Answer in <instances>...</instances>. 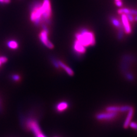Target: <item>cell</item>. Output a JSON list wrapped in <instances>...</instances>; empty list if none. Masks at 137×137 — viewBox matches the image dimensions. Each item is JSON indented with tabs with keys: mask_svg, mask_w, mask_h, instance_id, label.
I'll return each instance as SVG.
<instances>
[{
	"mask_svg": "<svg viewBox=\"0 0 137 137\" xmlns=\"http://www.w3.org/2000/svg\"><path fill=\"white\" fill-rule=\"evenodd\" d=\"M131 107H132V106H130L129 105H124V106H120L119 112H128Z\"/></svg>",
	"mask_w": 137,
	"mask_h": 137,
	"instance_id": "2e32d148",
	"label": "cell"
},
{
	"mask_svg": "<svg viewBox=\"0 0 137 137\" xmlns=\"http://www.w3.org/2000/svg\"><path fill=\"white\" fill-rule=\"evenodd\" d=\"M121 1V0H115V1Z\"/></svg>",
	"mask_w": 137,
	"mask_h": 137,
	"instance_id": "4316f807",
	"label": "cell"
},
{
	"mask_svg": "<svg viewBox=\"0 0 137 137\" xmlns=\"http://www.w3.org/2000/svg\"><path fill=\"white\" fill-rule=\"evenodd\" d=\"M2 110V103L0 101V112H1Z\"/></svg>",
	"mask_w": 137,
	"mask_h": 137,
	"instance_id": "cb8c5ba5",
	"label": "cell"
},
{
	"mask_svg": "<svg viewBox=\"0 0 137 137\" xmlns=\"http://www.w3.org/2000/svg\"><path fill=\"white\" fill-rule=\"evenodd\" d=\"M7 46L11 49H17L19 47V43L15 40H10L7 43Z\"/></svg>",
	"mask_w": 137,
	"mask_h": 137,
	"instance_id": "7c38bea8",
	"label": "cell"
},
{
	"mask_svg": "<svg viewBox=\"0 0 137 137\" xmlns=\"http://www.w3.org/2000/svg\"><path fill=\"white\" fill-rule=\"evenodd\" d=\"M73 48L75 53L78 56H81L85 54L86 51V48L82 45L75 40L74 42Z\"/></svg>",
	"mask_w": 137,
	"mask_h": 137,
	"instance_id": "52a82bcc",
	"label": "cell"
},
{
	"mask_svg": "<svg viewBox=\"0 0 137 137\" xmlns=\"http://www.w3.org/2000/svg\"><path fill=\"white\" fill-rule=\"evenodd\" d=\"M124 32L123 27L118 30L117 38L119 40L122 39L124 37Z\"/></svg>",
	"mask_w": 137,
	"mask_h": 137,
	"instance_id": "9a60e30c",
	"label": "cell"
},
{
	"mask_svg": "<svg viewBox=\"0 0 137 137\" xmlns=\"http://www.w3.org/2000/svg\"><path fill=\"white\" fill-rule=\"evenodd\" d=\"M75 40L85 47L93 46L96 44V37L94 33L85 28H82L75 35Z\"/></svg>",
	"mask_w": 137,
	"mask_h": 137,
	"instance_id": "7a4b0ae2",
	"label": "cell"
},
{
	"mask_svg": "<svg viewBox=\"0 0 137 137\" xmlns=\"http://www.w3.org/2000/svg\"><path fill=\"white\" fill-rule=\"evenodd\" d=\"M69 107V104L67 102H61L58 103L56 107V110L59 112L66 110Z\"/></svg>",
	"mask_w": 137,
	"mask_h": 137,
	"instance_id": "30bf717a",
	"label": "cell"
},
{
	"mask_svg": "<svg viewBox=\"0 0 137 137\" xmlns=\"http://www.w3.org/2000/svg\"><path fill=\"white\" fill-rule=\"evenodd\" d=\"M25 124L26 127L33 132L35 137H46L42 132L37 120L32 118H29L25 121H24L22 125L24 126Z\"/></svg>",
	"mask_w": 137,
	"mask_h": 137,
	"instance_id": "3957f363",
	"label": "cell"
},
{
	"mask_svg": "<svg viewBox=\"0 0 137 137\" xmlns=\"http://www.w3.org/2000/svg\"><path fill=\"white\" fill-rule=\"evenodd\" d=\"M126 16H127V17L128 19V20H129V21L131 22V23H132V22H134L135 21L134 20V15L131 13H129L127 14H126Z\"/></svg>",
	"mask_w": 137,
	"mask_h": 137,
	"instance_id": "e0dca14e",
	"label": "cell"
},
{
	"mask_svg": "<svg viewBox=\"0 0 137 137\" xmlns=\"http://www.w3.org/2000/svg\"><path fill=\"white\" fill-rule=\"evenodd\" d=\"M115 4L118 7H121L123 5V3L121 1H115Z\"/></svg>",
	"mask_w": 137,
	"mask_h": 137,
	"instance_id": "7402d4cb",
	"label": "cell"
},
{
	"mask_svg": "<svg viewBox=\"0 0 137 137\" xmlns=\"http://www.w3.org/2000/svg\"><path fill=\"white\" fill-rule=\"evenodd\" d=\"M120 109V106H109L107 107L106 108V110L107 112H119Z\"/></svg>",
	"mask_w": 137,
	"mask_h": 137,
	"instance_id": "4fadbf2b",
	"label": "cell"
},
{
	"mask_svg": "<svg viewBox=\"0 0 137 137\" xmlns=\"http://www.w3.org/2000/svg\"><path fill=\"white\" fill-rule=\"evenodd\" d=\"M134 108L132 107L131 108V109L129 110V111H128V114L127 115L126 118V119L124 122V124H123V127L124 128H127L129 124L131 122V119L133 117V116L134 115Z\"/></svg>",
	"mask_w": 137,
	"mask_h": 137,
	"instance_id": "9c48e42d",
	"label": "cell"
},
{
	"mask_svg": "<svg viewBox=\"0 0 137 137\" xmlns=\"http://www.w3.org/2000/svg\"><path fill=\"white\" fill-rule=\"evenodd\" d=\"M39 39L42 43L49 49H53L54 45L49 39V31L46 26H43V29L40 33Z\"/></svg>",
	"mask_w": 137,
	"mask_h": 137,
	"instance_id": "277c9868",
	"label": "cell"
},
{
	"mask_svg": "<svg viewBox=\"0 0 137 137\" xmlns=\"http://www.w3.org/2000/svg\"><path fill=\"white\" fill-rule=\"evenodd\" d=\"M125 77H126V78L127 79L130 81H132V80H133V79L134 78V76L132 74H131V73H127V74H126L125 75Z\"/></svg>",
	"mask_w": 137,
	"mask_h": 137,
	"instance_id": "d6986e66",
	"label": "cell"
},
{
	"mask_svg": "<svg viewBox=\"0 0 137 137\" xmlns=\"http://www.w3.org/2000/svg\"><path fill=\"white\" fill-rule=\"evenodd\" d=\"M117 115V112H107L106 113H100L97 114L96 117L97 120H111L115 117Z\"/></svg>",
	"mask_w": 137,
	"mask_h": 137,
	"instance_id": "8992f818",
	"label": "cell"
},
{
	"mask_svg": "<svg viewBox=\"0 0 137 137\" xmlns=\"http://www.w3.org/2000/svg\"><path fill=\"white\" fill-rule=\"evenodd\" d=\"M8 60V59L5 57H3V56H2V57H0V61L1 62H2V63H4L5 62H6Z\"/></svg>",
	"mask_w": 137,
	"mask_h": 137,
	"instance_id": "ffe728a7",
	"label": "cell"
},
{
	"mask_svg": "<svg viewBox=\"0 0 137 137\" xmlns=\"http://www.w3.org/2000/svg\"><path fill=\"white\" fill-rule=\"evenodd\" d=\"M58 62L59 67L63 69L68 75H69L70 76H73L74 75V72L70 67H69L61 60H58Z\"/></svg>",
	"mask_w": 137,
	"mask_h": 137,
	"instance_id": "ba28073f",
	"label": "cell"
},
{
	"mask_svg": "<svg viewBox=\"0 0 137 137\" xmlns=\"http://www.w3.org/2000/svg\"><path fill=\"white\" fill-rule=\"evenodd\" d=\"M2 65V62H1V61H0V67L1 66V65Z\"/></svg>",
	"mask_w": 137,
	"mask_h": 137,
	"instance_id": "484cf974",
	"label": "cell"
},
{
	"mask_svg": "<svg viewBox=\"0 0 137 137\" xmlns=\"http://www.w3.org/2000/svg\"><path fill=\"white\" fill-rule=\"evenodd\" d=\"M52 16L50 0H42L34 3L30 10V20L36 25H44L50 22Z\"/></svg>",
	"mask_w": 137,
	"mask_h": 137,
	"instance_id": "6da1fadb",
	"label": "cell"
},
{
	"mask_svg": "<svg viewBox=\"0 0 137 137\" xmlns=\"http://www.w3.org/2000/svg\"><path fill=\"white\" fill-rule=\"evenodd\" d=\"M134 20L135 22H137V14L134 17Z\"/></svg>",
	"mask_w": 137,
	"mask_h": 137,
	"instance_id": "d4e9b609",
	"label": "cell"
},
{
	"mask_svg": "<svg viewBox=\"0 0 137 137\" xmlns=\"http://www.w3.org/2000/svg\"><path fill=\"white\" fill-rule=\"evenodd\" d=\"M121 22L124 30V33L127 35H130L132 33V28L131 22L128 20L126 14L121 15Z\"/></svg>",
	"mask_w": 137,
	"mask_h": 137,
	"instance_id": "5b68a950",
	"label": "cell"
},
{
	"mask_svg": "<svg viewBox=\"0 0 137 137\" xmlns=\"http://www.w3.org/2000/svg\"><path fill=\"white\" fill-rule=\"evenodd\" d=\"M130 9H129L127 8H120L118 9L117 11L118 13L120 15L121 14H127L130 13Z\"/></svg>",
	"mask_w": 137,
	"mask_h": 137,
	"instance_id": "5bb4252c",
	"label": "cell"
},
{
	"mask_svg": "<svg viewBox=\"0 0 137 137\" xmlns=\"http://www.w3.org/2000/svg\"><path fill=\"white\" fill-rule=\"evenodd\" d=\"M11 0H0V3L3 4H7L10 2Z\"/></svg>",
	"mask_w": 137,
	"mask_h": 137,
	"instance_id": "603a6c76",
	"label": "cell"
},
{
	"mask_svg": "<svg viewBox=\"0 0 137 137\" xmlns=\"http://www.w3.org/2000/svg\"><path fill=\"white\" fill-rule=\"evenodd\" d=\"M129 125L132 127V129H134L136 130H137V123L135 122H131L130 123Z\"/></svg>",
	"mask_w": 137,
	"mask_h": 137,
	"instance_id": "ac0fdd59",
	"label": "cell"
},
{
	"mask_svg": "<svg viewBox=\"0 0 137 137\" xmlns=\"http://www.w3.org/2000/svg\"><path fill=\"white\" fill-rule=\"evenodd\" d=\"M110 21H111L112 25L114 27H115V28L117 29V30L123 27L121 21L118 20L117 19H116L115 17H113V16L111 17H110Z\"/></svg>",
	"mask_w": 137,
	"mask_h": 137,
	"instance_id": "8fae6325",
	"label": "cell"
},
{
	"mask_svg": "<svg viewBox=\"0 0 137 137\" xmlns=\"http://www.w3.org/2000/svg\"><path fill=\"white\" fill-rule=\"evenodd\" d=\"M12 78L13 79L14 81H18L20 80V76L19 75L15 74V75H13L12 76Z\"/></svg>",
	"mask_w": 137,
	"mask_h": 137,
	"instance_id": "44dd1931",
	"label": "cell"
}]
</instances>
